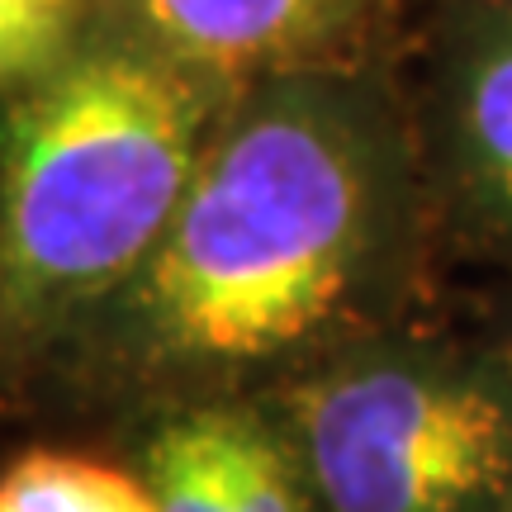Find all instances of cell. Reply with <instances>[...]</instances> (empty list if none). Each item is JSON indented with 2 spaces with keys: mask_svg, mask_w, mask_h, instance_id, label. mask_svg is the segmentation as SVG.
I'll use <instances>...</instances> for the list:
<instances>
[{
  "mask_svg": "<svg viewBox=\"0 0 512 512\" xmlns=\"http://www.w3.org/2000/svg\"><path fill=\"white\" fill-rule=\"evenodd\" d=\"M441 252L389 53L242 86L143 266L53 351L29 408L114 427L261 399L408 323Z\"/></svg>",
  "mask_w": 512,
  "mask_h": 512,
  "instance_id": "obj_1",
  "label": "cell"
},
{
  "mask_svg": "<svg viewBox=\"0 0 512 512\" xmlns=\"http://www.w3.org/2000/svg\"><path fill=\"white\" fill-rule=\"evenodd\" d=\"M242 86L95 19L0 95V418L157 247Z\"/></svg>",
  "mask_w": 512,
  "mask_h": 512,
  "instance_id": "obj_2",
  "label": "cell"
},
{
  "mask_svg": "<svg viewBox=\"0 0 512 512\" xmlns=\"http://www.w3.org/2000/svg\"><path fill=\"white\" fill-rule=\"evenodd\" d=\"M261 399L323 512H508L512 351L399 323L347 342Z\"/></svg>",
  "mask_w": 512,
  "mask_h": 512,
  "instance_id": "obj_3",
  "label": "cell"
},
{
  "mask_svg": "<svg viewBox=\"0 0 512 512\" xmlns=\"http://www.w3.org/2000/svg\"><path fill=\"white\" fill-rule=\"evenodd\" d=\"M403 76L441 252L512 271V0H427Z\"/></svg>",
  "mask_w": 512,
  "mask_h": 512,
  "instance_id": "obj_4",
  "label": "cell"
},
{
  "mask_svg": "<svg viewBox=\"0 0 512 512\" xmlns=\"http://www.w3.org/2000/svg\"><path fill=\"white\" fill-rule=\"evenodd\" d=\"M413 0H95V19L185 67L252 86L389 53Z\"/></svg>",
  "mask_w": 512,
  "mask_h": 512,
  "instance_id": "obj_5",
  "label": "cell"
},
{
  "mask_svg": "<svg viewBox=\"0 0 512 512\" xmlns=\"http://www.w3.org/2000/svg\"><path fill=\"white\" fill-rule=\"evenodd\" d=\"M128 460L162 512H323L266 399L171 408L128 427Z\"/></svg>",
  "mask_w": 512,
  "mask_h": 512,
  "instance_id": "obj_6",
  "label": "cell"
},
{
  "mask_svg": "<svg viewBox=\"0 0 512 512\" xmlns=\"http://www.w3.org/2000/svg\"><path fill=\"white\" fill-rule=\"evenodd\" d=\"M0 512H162L138 465L81 451H24L0 465Z\"/></svg>",
  "mask_w": 512,
  "mask_h": 512,
  "instance_id": "obj_7",
  "label": "cell"
},
{
  "mask_svg": "<svg viewBox=\"0 0 512 512\" xmlns=\"http://www.w3.org/2000/svg\"><path fill=\"white\" fill-rule=\"evenodd\" d=\"M91 24L95 0H0V95L62 67Z\"/></svg>",
  "mask_w": 512,
  "mask_h": 512,
  "instance_id": "obj_8",
  "label": "cell"
},
{
  "mask_svg": "<svg viewBox=\"0 0 512 512\" xmlns=\"http://www.w3.org/2000/svg\"><path fill=\"white\" fill-rule=\"evenodd\" d=\"M498 337H503V342H508V351H512V318L503 323V332H498Z\"/></svg>",
  "mask_w": 512,
  "mask_h": 512,
  "instance_id": "obj_9",
  "label": "cell"
},
{
  "mask_svg": "<svg viewBox=\"0 0 512 512\" xmlns=\"http://www.w3.org/2000/svg\"><path fill=\"white\" fill-rule=\"evenodd\" d=\"M508 512H512V508H508Z\"/></svg>",
  "mask_w": 512,
  "mask_h": 512,
  "instance_id": "obj_10",
  "label": "cell"
}]
</instances>
